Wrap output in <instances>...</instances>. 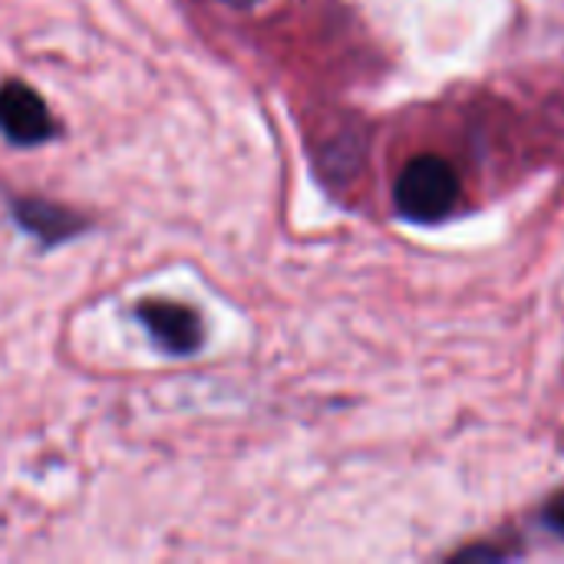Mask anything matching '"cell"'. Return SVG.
I'll return each mask as SVG.
<instances>
[{"label":"cell","instance_id":"obj_1","mask_svg":"<svg viewBox=\"0 0 564 564\" xmlns=\"http://www.w3.org/2000/svg\"><path fill=\"white\" fill-rule=\"evenodd\" d=\"M393 202L406 221H443L459 205V175L440 155H416L403 165L393 185Z\"/></svg>","mask_w":564,"mask_h":564},{"label":"cell","instance_id":"obj_2","mask_svg":"<svg viewBox=\"0 0 564 564\" xmlns=\"http://www.w3.org/2000/svg\"><path fill=\"white\" fill-rule=\"evenodd\" d=\"M0 132L13 145H36L46 142L56 126L46 112V102L26 83H3L0 86Z\"/></svg>","mask_w":564,"mask_h":564},{"label":"cell","instance_id":"obj_3","mask_svg":"<svg viewBox=\"0 0 564 564\" xmlns=\"http://www.w3.org/2000/svg\"><path fill=\"white\" fill-rule=\"evenodd\" d=\"M139 321L149 327V334L159 340V347L175 357L195 354L202 344V321L192 307L169 304V301H149L139 307Z\"/></svg>","mask_w":564,"mask_h":564},{"label":"cell","instance_id":"obj_4","mask_svg":"<svg viewBox=\"0 0 564 564\" xmlns=\"http://www.w3.org/2000/svg\"><path fill=\"white\" fill-rule=\"evenodd\" d=\"M17 218L26 231H33L36 238L43 241H63L66 235H73L79 228V218L63 212L59 205H50V202H40V198H26V202H17Z\"/></svg>","mask_w":564,"mask_h":564},{"label":"cell","instance_id":"obj_5","mask_svg":"<svg viewBox=\"0 0 564 564\" xmlns=\"http://www.w3.org/2000/svg\"><path fill=\"white\" fill-rule=\"evenodd\" d=\"M364 152H367V142L357 129H344L340 135H334L327 145H324V172L337 182H347L360 172L364 165Z\"/></svg>","mask_w":564,"mask_h":564},{"label":"cell","instance_id":"obj_6","mask_svg":"<svg viewBox=\"0 0 564 564\" xmlns=\"http://www.w3.org/2000/svg\"><path fill=\"white\" fill-rule=\"evenodd\" d=\"M545 522H549V529H555V532H562L564 535V496L562 499H555V502L545 509Z\"/></svg>","mask_w":564,"mask_h":564},{"label":"cell","instance_id":"obj_7","mask_svg":"<svg viewBox=\"0 0 564 564\" xmlns=\"http://www.w3.org/2000/svg\"><path fill=\"white\" fill-rule=\"evenodd\" d=\"M225 7H235V10H248V7H254L258 0H221Z\"/></svg>","mask_w":564,"mask_h":564}]
</instances>
